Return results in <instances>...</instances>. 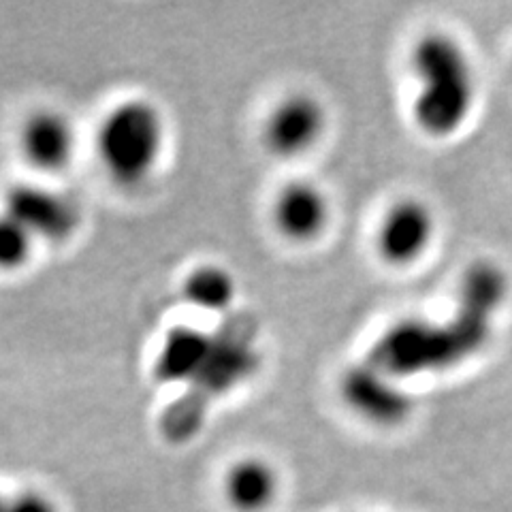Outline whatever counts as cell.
Segmentation results:
<instances>
[{
	"instance_id": "1",
	"label": "cell",
	"mask_w": 512,
	"mask_h": 512,
	"mask_svg": "<svg viewBox=\"0 0 512 512\" xmlns=\"http://www.w3.org/2000/svg\"><path fill=\"white\" fill-rule=\"evenodd\" d=\"M412 67L419 77L414 122L429 137L455 135L472 114L476 82L466 50L446 32H429L414 45Z\"/></svg>"
},
{
	"instance_id": "2",
	"label": "cell",
	"mask_w": 512,
	"mask_h": 512,
	"mask_svg": "<svg viewBox=\"0 0 512 512\" xmlns=\"http://www.w3.org/2000/svg\"><path fill=\"white\" fill-rule=\"evenodd\" d=\"M165 118L146 99H128L111 107L96 128V158L114 184L135 188L146 182L163 156Z\"/></svg>"
},
{
	"instance_id": "3",
	"label": "cell",
	"mask_w": 512,
	"mask_h": 512,
	"mask_svg": "<svg viewBox=\"0 0 512 512\" xmlns=\"http://www.w3.org/2000/svg\"><path fill=\"white\" fill-rule=\"evenodd\" d=\"M3 212L39 242H69L82 224L77 203L64 192L32 182L13 184L3 197Z\"/></svg>"
},
{
	"instance_id": "4",
	"label": "cell",
	"mask_w": 512,
	"mask_h": 512,
	"mask_svg": "<svg viewBox=\"0 0 512 512\" xmlns=\"http://www.w3.org/2000/svg\"><path fill=\"white\" fill-rule=\"evenodd\" d=\"M327 116L318 99L295 92L269 111L263 124L267 150L280 158H295L310 152L325 135Z\"/></svg>"
},
{
	"instance_id": "5",
	"label": "cell",
	"mask_w": 512,
	"mask_h": 512,
	"mask_svg": "<svg viewBox=\"0 0 512 512\" xmlns=\"http://www.w3.org/2000/svg\"><path fill=\"white\" fill-rule=\"evenodd\" d=\"M436 235V216L419 199L393 203L382 216L376 233L380 259L393 267H408L429 250Z\"/></svg>"
},
{
	"instance_id": "6",
	"label": "cell",
	"mask_w": 512,
	"mask_h": 512,
	"mask_svg": "<svg viewBox=\"0 0 512 512\" xmlns=\"http://www.w3.org/2000/svg\"><path fill=\"white\" fill-rule=\"evenodd\" d=\"M216 333L199 327H171L160 342L154 357V378L167 387H197L205 376L214 352Z\"/></svg>"
},
{
	"instance_id": "7",
	"label": "cell",
	"mask_w": 512,
	"mask_h": 512,
	"mask_svg": "<svg viewBox=\"0 0 512 512\" xmlns=\"http://www.w3.org/2000/svg\"><path fill=\"white\" fill-rule=\"evenodd\" d=\"M77 133L71 120L56 109L32 111L20 128V152L41 173H60L71 165Z\"/></svg>"
},
{
	"instance_id": "8",
	"label": "cell",
	"mask_w": 512,
	"mask_h": 512,
	"mask_svg": "<svg viewBox=\"0 0 512 512\" xmlns=\"http://www.w3.org/2000/svg\"><path fill=\"white\" fill-rule=\"evenodd\" d=\"M329 222L325 192L310 182L286 184L274 201V224L288 242L306 244L320 237Z\"/></svg>"
},
{
	"instance_id": "9",
	"label": "cell",
	"mask_w": 512,
	"mask_h": 512,
	"mask_svg": "<svg viewBox=\"0 0 512 512\" xmlns=\"http://www.w3.org/2000/svg\"><path fill=\"white\" fill-rule=\"evenodd\" d=\"M222 495L233 512H267L280 495V474L263 457H242L224 472Z\"/></svg>"
},
{
	"instance_id": "10",
	"label": "cell",
	"mask_w": 512,
	"mask_h": 512,
	"mask_svg": "<svg viewBox=\"0 0 512 512\" xmlns=\"http://www.w3.org/2000/svg\"><path fill=\"white\" fill-rule=\"evenodd\" d=\"M180 295L188 308L203 314H227L237 301V280L216 263L192 267L180 284Z\"/></svg>"
},
{
	"instance_id": "11",
	"label": "cell",
	"mask_w": 512,
	"mask_h": 512,
	"mask_svg": "<svg viewBox=\"0 0 512 512\" xmlns=\"http://www.w3.org/2000/svg\"><path fill=\"white\" fill-rule=\"evenodd\" d=\"M346 397L361 414L376 423H397L408 414V399L404 393L395 391L382 376L372 372L350 374Z\"/></svg>"
},
{
	"instance_id": "12",
	"label": "cell",
	"mask_w": 512,
	"mask_h": 512,
	"mask_svg": "<svg viewBox=\"0 0 512 512\" xmlns=\"http://www.w3.org/2000/svg\"><path fill=\"white\" fill-rule=\"evenodd\" d=\"M37 239L18 220L0 212V274H15L24 269L35 252Z\"/></svg>"
},
{
	"instance_id": "13",
	"label": "cell",
	"mask_w": 512,
	"mask_h": 512,
	"mask_svg": "<svg viewBox=\"0 0 512 512\" xmlns=\"http://www.w3.org/2000/svg\"><path fill=\"white\" fill-rule=\"evenodd\" d=\"M7 512H60L50 495L37 489H22L9 498Z\"/></svg>"
},
{
	"instance_id": "14",
	"label": "cell",
	"mask_w": 512,
	"mask_h": 512,
	"mask_svg": "<svg viewBox=\"0 0 512 512\" xmlns=\"http://www.w3.org/2000/svg\"><path fill=\"white\" fill-rule=\"evenodd\" d=\"M7 506H9V498L0 493V512H7Z\"/></svg>"
}]
</instances>
